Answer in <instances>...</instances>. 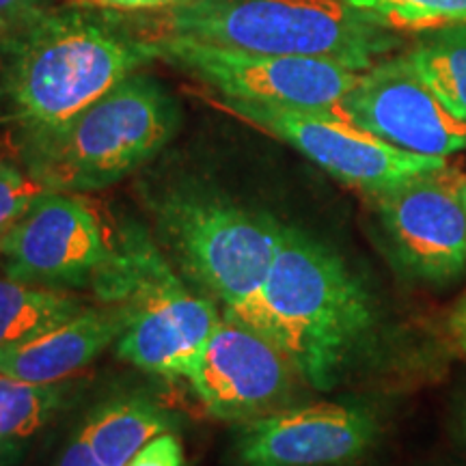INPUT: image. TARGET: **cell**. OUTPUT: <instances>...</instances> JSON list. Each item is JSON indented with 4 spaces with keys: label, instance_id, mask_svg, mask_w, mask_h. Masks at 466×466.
I'll use <instances>...</instances> for the list:
<instances>
[{
    "label": "cell",
    "instance_id": "cell-22",
    "mask_svg": "<svg viewBox=\"0 0 466 466\" xmlns=\"http://www.w3.org/2000/svg\"><path fill=\"white\" fill-rule=\"evenodd\" d=\"M48 3L50 0H0V35L14 31L48 11Z\"/></svg>",
    "mask_w": 466,
    "mask_h": 466
},
{
    "label": "cell",
    "instance_id": "cell-20",
    "mask_svg": "<svg viewBox=\"0 0 466 466\" xmlns=\"http://www.w3.org/2000/svg\"><path fill=\"white\" fill-rule=\"evenodd\" d=\"M46 192L50 190L28 173V168L0 158V236L25 217Z\"/></svg>",
    "mask_w": 466,
    "mask_h": 466
},
{
    "label": "cell",
    "instance_id": "cell-25",
    "mask_svg": "<svg viewBox=\"0 0 466 466\" xmlns=\"http://www.w3.org/2000/svg\"><path fill=\"white\" fill-rule=\"evenodd\" d=\"M447 326H450L451 341L456 343V348L466 357V291L450 311Z\"/></svg>",
    "mask_w": 466,
    "mask_h": 466
},
{
    "label": "cell",
    "instance_id": "cell-23",
    "mask_svg": "<svg viewBox=\"0 0 466 466\" xmlns=\"http://www.w3.org/2000/svg\"><path fill=\"white\" fill-rule=\"evenodd\" d=\"M56 466H106L97 458V453L93 451L89 441L85 439L83 432H80L76 439L66 447V451L61 453Z\"/></svg>",
    "mask_w": 466,
    "mask_h": 466
},
{
    "label": "cell",
    "instance_id": "cell-26",
    "mask_svg": "<svg viewBox=\"0 0 466 466\" xmlns=\"http://www.w3.org/2000/svg\"><path fill=\"white\" fill-rule=\"evenodd\" d=\"M462 430H464V441H466V406H464V415H462Z\"/></svg>",
    "mask_w": 466,
    "mask_h": 466
},
{
    "label": "cell",
    "instance_id": "cell-2",
    "mask_svg": "<svg viewBox=\"0 0 466 466\" xmlns=\"http://www.w3.org/2000/svg\"><path fill=\"white\" fill-rule=\"evenodd\" d=\"M268 337L288 354L305 384L329 391L346 374L376 326V302L337 250L283 225L264 285Z\"/></svg>",
    "mask_w": 466,
    "mask_h": 466
},
{
    "label": "cell",
    "instance_id": "cell-10",
    "mask_svg": "<svg viewBox=\"0 0 466 466\" xmlns=\"http://www.w3.org/2000/svg\"><path fill=\"white\" fill-rule=\"evenodd\" d=\"M248 124L275 134L339 182L374 195L389 186L445 167V158L419 156L384 143L346 116L326 110H300L225 100Z\"/></svg>",
    "mask_w": 466,
    "mask_h": 466
},
{
    "label": "cell",
    "instance_id": "cell-9",
    "mask_svg": "<svg viewBox=\"0 0 466 466\" xmlns=\"http://www.w3.org/2000/svg\"><path fill=\"white\" fill-rule=\"evenodd\" d=\"M116 236L78 192H46L0 236L5 275L50 289L96 285L115 258Z\"/></svg>",
    "mask_w": 466,
    "mask_h": 466
},
{
    "label": "cell",
    "instance_id": "cell-7",
    "mask_svg": "<svg viewBox=\"0 0 466 466\" xmlns=\"http://www.w3.org/2000/svg\"><path fill=\"white\" fill-rule=\"evenodd\" d=\"M151 46L156 56L217 89L225 100L264 106L341 115L343 97L363 74L322 58L250 55L175 35L154 39Z\"/></svg>",
    "mask_w": 466,
    "mask_h": 466
},
{
    "label": "cell",
    "instance_id": "cell-6",
    "mask_svg": "<svg viewBox=\"0 0 466 466\" xmlns=\"http://www.w3.org/2000/svg\"><path fill=\"white\" fill-rule=\"evenodd\" d=\"M93 289L102 300L130 309V324L116 341L119 359L147 374L192 382L203 348L223 316L217 302L182 281L147 231L138 225L121 227L115 258Z\"/></svg>",
    "mask_w": 466,
    "mask_h": 466
},
{
    "label": "cell",
    "instance_id": "cell-12",
    "mask_svg": "<svg viewBox=\"0 0 466 466\" xmlns=\"http://www.w3.org/2000/svg\"><path fill=\"white\" fill-rule=\"evenodd\" d=\"M339 113L410 154L445 158L466 149V121L441 102L408 55L384 58L365 69L343 97Z\"/></svg>",
    "mask_w": 466,
    "mask_h": 466
},
{
    "label": "cell",
    "instance_id": "cell-19",
    "mask_svg": "<svg viewBox=\"0 0 466 466\" xmlns=\"http://www.w3.org/2000/svg\"><path fill=\"white\" fill-rule=\"evenodd\" d=\"M391 31L425 33L466 25V0H337Z\"/></svg>",
    "mask_w": 466,
    "mask_h": 466
},
{
    "label": "cell",
    "instance_id": "cell-18",
    "mask_svg": "<svg viewBox=\"0 0 466 466\" xmlns=\"http://www.w3.org/2000/svg\"><path fill=\"white\" fill-rule=\"evenodd\" d=\"M406 55L441 102L466 121V25L425 31Z\"/></svg>",
    "mask_w": 466,
    "mask_h": 466
},
{
    "label": "cell",
    "instance_id": "cell-1",
    "mask_svg": "<svg viewBox=\"0 0 466 466\" xmlns=\"http://www.w3.org/2000/svg\"><path fill=\"white\" fill-rule=\"evenodd\" d=\"M3 37L0 104L22 141L58 130L156 58L151 42L83 9H48Z\"/></svg>",
    "mask_w": 466,
    "mask_h": 466
},
{
    "label": "cell",
    "instance_id": "cell-15",
    "mask_svg": "<svg viewBox=\"0 0 466 466\" xmlns=\"http://www.w3.org/2000/svg\"><path fill=\"white\" fill-rule=\"evenodd\" d=\"M173 417L145 398L115 400L97 408L83 436L106 466H127L156 436L171 432Z\"/></svg>",
    "mask_w": 466,
    "mask_h": 466
},
{
    "label": "cell",
    "instance_id": "cell-27",
    "mask_svg": "<svg viewBox=\"0 0 466 466\" xmlns=\"http://www.w3.org/2000/svg\"><path fill=\"white\" fill-rule=\"evenodd\" d=\"M464 197H466V182H464Z\"/></svg>",
    "mask_w": 466,
    "mask_h": 466
},
{
    "label": "cell",
    "instance_id": "cell-21",
    "mask_svg": "<svg viewBox=\"0 0 466 466\" xmlns=\"http://www.w3.org/2000/svg\"><path fill=\"white\" fill-rule=\"evenodd\" d=\"M127 466H186L182 441L173 432H165L147 442Z\"/></svg>",
    "mask_w": 466,
    "mask_h": 466
},
{
    "label": "cell",
    "instance_id": "cell-14",
    "mask_svg": "<svg viewBox=\"0 0 466 466\" xmlns=\"http://www.w3.org/2000/svg\"><path fill=\"white\" fill-rule=\"evenodd\" d=\"M127 324L130 309L124 302L85 307L55 329L0 350V374L35 384H56L119 341Z\"/></svg>",
    "mask_w": 466,
    "mask_h": 466
},
{
    "label": "cell",
    "instance_id": "cell-16",
    "mask_svg": "<svg viewBox=\"0 0 466 466\" xmlns=\"http://www.w3.org/2000/svg\"><path fill=\"white\" fill-rule=\"evenodd\" d=\"M85 305L63 289L0 277V350L17 346L78 316Z\"/></svg>",
    "mask_w": 466,
    "mask_h": 466
},
{
    "label": "cell",
    "instance_id": "cell-11",
    "mask_svg": "<svg viewBox=\"0 0 466 466\" xmlns=\"http://www.w3.org/2000/svg\"><path fill=\"white\" fill-rule=\"evenodd\" d=\"M305 382L270 337L223 316L203 348L190 387L208 415L242 423L288 408Z\"/></svg>",
    "mask_w": 466,
    "mask_h": 466
},
{
    "label": "cell",
    "instance_id": "cell-8",
    "mask_svg": "<svg viewBox=\"0 0 466 466\" xmlns=\"http://www.w3.org/2000/svg\"><path fill=\"white\" fill-rule=\"evenodd\" d=\"M466 175L450 165L374 192L378 220L395 266L430 285L466 272Z\"/></svg>",
    "mask_w": 466,
    "mask_h": 466
},
{
    "label": "cell",
    "instance_id": "cell-17",
    "mask_svg": "<svg viewBox=\"0 0 466 466\" xmlns=\"http://www.w3.org/2000/svg\"><path fill=\"white\" fill-rule=\"evenodd\" d=\"M63 401L58 384H35L0 374V466H11Z\"/></svg>",
    "mask_w": 466,
    "mask_h": 466
},
{
    "label": "cell",
    "instance_id": "cell-4",
    "mask_svg": "<svg viewBox=\"0 0 466 466\" xmlns=\"http://www.w3.org/2000/svg\"><path fill=\"white\" fill-rule=\"evenodd\" d=\"M165 26L218 48L322 58L354 72L401 46L398 31L337 0H179L167 9Z\"/></svg>",
    "mask_w": 466,
    "mask_h": 466
},
{
    "label": "cell",
    "instance_id": "cell-3",
    "mask_svg": "<svg viewBox=\"0 0 466 466\" xmlns=\"http://www.w3.org/2000/svg\"><path fill=\"white\" fill-rule=\"evenodd\" d=\"M151 217L182 275L218 302L223 316L268 337L264 285L283 223L199 184L162 190L151 201Z\"/></svg>",
    "mask_w": 466,
    "mask_h": 466
},
{
    "label": "cell",
    "instance_id": "cell-24",
    "mask_svg": "<svg viewBox=\"0 0 466 466\" xmlns=\"http://www.w3.org/2000/svg\"><path fill=\"white\" fill-rule=\"evenodd\" d=\"M78 3H89L102 9L115 11H151V9H168L179 0H78Z\"/></svg>",
    "mask_w": 466,
    "mask_h": 466
},
{
    "label": "cell",
    "instance_id": "cell-5",
    "mask_svg": "<svg viewBox=\"0 0 466 466\" xmlns=\"http://www.w3.org/2000/svg\"><path fill=\"white\" fill-rule=\"evenodd\" d=\"M177 124V104L162 85L132 74L58 130L22 141V156L50 192L80 195L143 167L171 141Z\"/></svg>",
    "mask_w": 466,
    "mask_h": 466
},
{
    "label": "cell",
    "instance_id": "cell-13",
    "mask_svg": "<svg viewBox=\"0 0 466 466\" xmlns=\"http://www.w3.org/2000/svg\"><path fill=\"white\" fill-rule=\"evenodd\" d=\"M374 412L357 404L288 406L236 423L233 466H350L374 447Z\"/></svg>",
    "mask_w": 466,
    "mask_h": 466
}]
</instances>
